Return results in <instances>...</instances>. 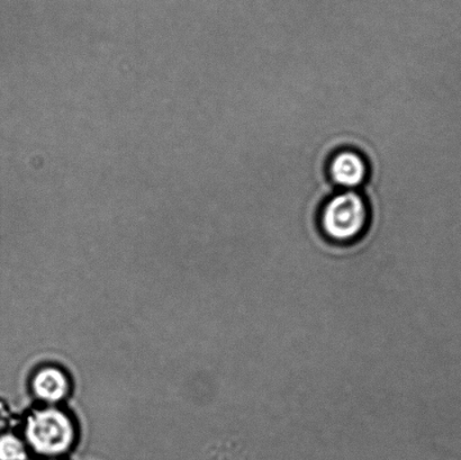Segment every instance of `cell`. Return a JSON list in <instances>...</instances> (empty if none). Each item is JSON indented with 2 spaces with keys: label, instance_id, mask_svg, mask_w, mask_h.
Masks as SVG:
<instances>
[{
  "label": "cell",
  "instance_id": "6da1fadb",
  "mask_svg": "<svg viewBox=\"0 0 461 460\" xmlns=\"http://www.w3.org/2000/svg\"><path fill=\"white\" fill-rule=\"evenodd\" d=\"M369 225L367 200L357 191L336 194L320 212V231L325 240L337 247L356 245L368 232Z\"/></svg>",
  "mask_w": 461,
  "mask_h": 460
},
{
  "label": "cell",
  "instance_id": "5b68a950",
  "mask_svg": "<svg viewBox=\"0 0 461 460\" xmlns=\"http://www.w3.org/2000/svg\"><path fill=\"white\" fill-rule=\"evenodd\" d=\"M27 449L23 440L13 434L0 436V460H27Z\"/></svg>",
  "mask_w": 461,
  "mask_h": 460
},
{
  "label": "cell",
  "instance_id": "3957f363",
  "mask_svg": "<svg viewBox=\"0 0 461 460\" xmlns=\"http://www.w3.org/2000/svg\"><path fill=\"white\" fill-rule=\"evenodd\" d=\"M330 179L345 191H357L369 177V166L359 151L352 149L334 153L328 166Z\"/></svg>",
  "mask_w": 461,
  "mask_h": 460
},
{
  "label": "cell",
  "instance_id": "7a4b0ae2",
  "mask_svg": "<svg viewBox=\"0 0 461 460\" xmlns=\"http://www.w3.org/2000/svg\"><path fill=\"white\" fill-rule=\"evenodd\" d=\"M27 445L36 454L54 457L69 452L76 439L74 422L57 408H45L32 413L25 427Z\"/></svg>",
  "mask_w": 461,
  "mask_h": 460
},
{
  "label": "cell",
  "instance_id": "277c9868",
  "mask_svg": "<svg viewBox=\"0 0 461 460\" xmlns=\"http://www.w3.org/2000/svg\"><path fill=\"white\" fill-rule=\"evenodd\" d=\"M33 392L39 400L47 404H57L69 394V378L57 367H44L35 374L32 382Z\"/></svg>",
  "mask_w": 461,
  "mask_h": 460
}]
</instances>
